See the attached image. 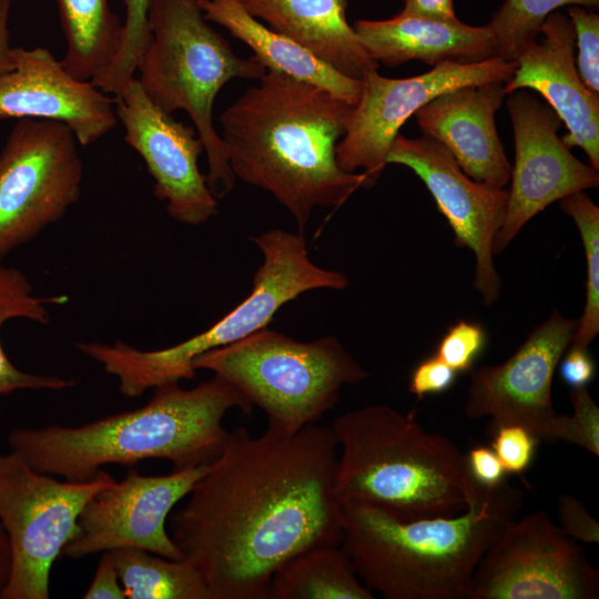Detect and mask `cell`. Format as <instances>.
I'll use <instances>...</instances> for the list:
<instances>
[{
    "instance_id": "cell-15",
    "label": "cell",
    "mask_w": 599,
    "mask_h": 599,
    "mask_svg": "<svg viewBox=\"0 0 599 599\" xmlns=\"http://www.w3.org/2000/svg\"><path fill=\"white\" fill-rule=\"evenodd\" d=\"M386 163L405 165L424 182L454 232L455 245L475 255L473 287L485 305L497 302L501 280L495 267L494 242L506 215L508 190L473 180L446 146L425 134L408 139L398 133Z\"/></svg>"
},
{
    "instance_id": "cell-25",
    "label": "cell",
    "mask_w": 599,
    "mask_h": 599,
    "mask_svg": "<svg viewBox=\"0 0 599 599\" xmlns=\"http://www.w3.org/2000/svg\"><path fill=\"white\" fill-rule=\"evenodd\" d=\"M65 39L63 68L74 78L101 77L120 45L122 22L109 0H55Z\"/></svg>"
},
{
    "instance_id": "cell-9",
    "label": "cell",
    "mask_w": 599,
    "mask_h": 599,
    "mask_svg": "<svg viewBox=\"0 0 599 599\" xmlns=\"http://www.w3.org/2000/svg\"><path fill=\"white\" fill-rule=\"evenodd\" d=\"M115 479L99 470L88 480H57L19 455L0 454V522L11 572L0 599H49L53 562L77 530L88 500Z\"/></svg>"
},
{
    "instance_id": "cell-31",
    "label": "cell",
    "mask_w": 599,
    "mask_h": 599,
    "mask_svg": "<svg viewBox=\"0 0 599 599\" xmlns=\"http://www.w3.org/2000/svg\"><path fill=\"white\" fill-rule=\"evenodd\" d=\"M575 31V63L586 88L599 94V16L580 6L568 7Z\"/></svg>"
},
{
    "instance_id": "cell-33",
    "label": "cell",
    "mask_w": 599,
    "mask_h": 599,
    "mask_svg": "<svg viewBox=\"0 0 599 599\" xmlns=\"http://www.w3.org/2000/svg\"><path fill=\"white\" fill-rule=\"evenodd\" d=\"M487 342L479 324L459 321L439 341L435 356L457 373L471 369Z\"/></svg>"
},
{
    "instance_id": "cell-22",
    "label": "cell",
    "mask_w": 599,
    "mask_h": 599,
    "mask_svg": "<svg viewBox=\"0 0 599 599\" xmlns=\"http://www.w3.org/2000/svg\"><path fill=\"white\" fill-rule=\"evenodd\" d=\"M240 1L252 17L346 77L361 80L366 69L378 65L347 22V0Z\"/></svg>"
},
{
    "instance_id": "cell-39",
    "label": "cell",
    "mask_w": 599,
    "mask_h": 599,
    "mask_svg": "<svg viewBox=\"0 0 599 599\" xmlns=\"http://www.w3.org/2000/svg\"><path fill=\"white\" fill-rule=\"evenodd\" d=\"M471 478L484 486H495L505 479V469L493 448L476 446L466 455Z\"/></svg>"
},
{
    "instance_id": "cell-17",
    "label": "cell",
    "mask_w": 599,
    "mask_h": 599,
    "mask_svg": "<svg viewBox=\"0 0 599 599\" xmlns=\"http://www.w3.org/2000/svg\"><path fill=\"white\" fill-rule=\"evenodd\" d=\"M124 141L143 159L154 181V195L169 215L183 224L201 225L219 213L206 175L197 160L204 151L194 126L173 119L144 93L136 77L114 97Z\"/></svg>"
},
{
    "instance_id": "cell-24",
    "label": "cell",
    "mask_w": 599,
    "mask_h": 599,
    "mask_svg": "<svg viewBox=\"0 0 599 599\" xmlns=\"http://www.w3.org/2000/svg\"><path fill=\"white\" fill-rule=\"evenodd\" d=\"M339 545L307 548L272 575L267 599H373Z\"/></svg>"
},
{
    "instance_id": "cell-26",
    "label": "cell",
    "mask_w": 599,
    "mask_h": 599,
    "mask_svg": "<svg viewBox=\"0 0 599 599\" xmlns=\"http://www.w3.org/2000/svg\"><path fill=\"white\" fill-rule=\"evenodd\" d=\"M126 599H209L205 582L186 559L139 549L109 551Z\"/></svg>"
},
{
    "instance_id": "cell-42",
    "label": "cell",
    "mask_w": 599,
    "mask_h": 599,
    "mask_svg": "<svg viewBox=\"0 0 599 599\" xmlns=\"http://www.w3.org/2000/svg\"><path fill=\"white\" fill-rule=\"evenodd\" d=\"M11 572V549L9 538L0 522V598Z\"/></svg>"
},
{
    "instance_id": "cell-38",
    "label": "cell",
    "mask_w": 599,
    "mask_h": 599,
    "mask_svg": "<svg viewBox=\"0 0 599 599\" xmlns=\"http://www.w3.org/2000/svg\"><path fill=\"white\" fill-rule=\"evenodd\" d=\"M85 599H126L111 554L104 551L94 577L84 592Z\"/></svg>"
},
{
    "instance_id": "cell-27",
    "label": "cell",
    "mask_w": 599,
    "mask_h": 599,
    "mask_svg": "<svg viewBox=\"0 0 599 599\" xmlns=\"http://www.w3.org/2000/svg\"><path fill=\"white\" fill-rule=\"evenodd\" d=\"M67 295L37 296L27 276L16 267L0 265V328L12 318L48 324L49 305L64 304ZM77 380L54 375H39L17 368L6 355L0 343V395L16 390H63Z\"/></svg>"
},
{
    "instance_id": "cell-36",
    "label": "cell",
    "mask_w": 599,
    "mask_h": 599,
    "mask_svg": "<svg viewBox=\"0 0 599 599\" xmlns=\"http://www.w3.org/2000/svg\"><path fill=\"white\" fill-rule=\"evenodd\" d=\"M560 528L575 540L599 542V524L576 497H558Z\"/></svg>"
},
{
    "instance_id": "cell-3",
    "label": "cell",
    "mask_w": 599,
    "mask_h": 599,
    "mask_svg": "<svg viewBox=\"0 0 599 599\" xmlns=\"http://www.w3.org/2000/svg\"><path fill=\"white\" fill-rule=\"evenodd\" d=\"M253 406L217 375L192 388L166 383L135 409L104 416L80 426L16 428L7 437L10 450L42 474L82 481L105 465H133L144 459L170 461L173 469L210 465L222 453L230 432L225 414Z\"/></svg>"
},
{
    "instance_id": "cell-37",
    "label": "cell",
    "mask_w": 599,
    "mask_h": 599,
    "mask_svg": "<svg viewBox=\"0 0 599 599\" xmlns=\"http://www.w3.org/2000/svg\"><path fill=\"white\" fill-rule=\"evenodd\" d=\"M559 373L569 388L587 387L596 374V364L587 347L570 344L562 355Z\"/></svg>"
},
{
    "instance_id": "cell-28",
    "label": "cell",
    "mask_w": 599,
    "mask_h": 599,
    "mask_svg": "<svg viewBox=\"0 0 599 599\" xmlns=\"http://www.w3.org/2000/svg\"><path fill=\"white\" fill-rule=\"evenodd\" d=\"M560 209L575 222L586 257V302L572 345L587 347L599 333V207L583 192L559 201Z\"/></svg>"
},
{
    "instance_id": "cell-16",
    "label": "cell",
    "mask_w": 599,
    "mask_h": 599,
    "mask_svg": "<svg viewBox=\"0 0 599 599\" xmlns=\"http://www.w3.org/2000/svg\"><path fill=\"white\" fill-rule=\"evenodd\" d=\"M515 141V164L506 215L495 242L502 252L536 214L556 201L597 187L599 173L577 159L558 135L560 119L526 91L508 94Z\"/></svg>"
},
{
    "instance_id": "cell-18",
    "label": "cell",
    "mask_w": 599,
    "mask_h": 599,
    "mask_svg": "<svg viewBox=\"0 0 599 599\" xmlns=\"http://www.w3.org/2000/svg\"><path fill=\"white\" fill-rule=\"evenodd\" d=\"M14 67L0 77V119L63 123L80 146L118 125L114 98L90 81L74 78L45 48H13Z\"/></svg>"
},
{
    "instance_id": "cell-41",
    "label": "cell",
    "mask_w": 599,
    "mask_h": 599,
    "mask_svg": "<svg viewBox=\"0 0 599 599\" xmlns=\"http://www.w3.org/2000/svg\"><path fill=\"white\" fill-rule=\"evenodd\" d=\"M10 7V0H0V77L14 67L13 48L9 43Z\"/></svg>"
},
{
    "instance_id": "cell-14",
    "label": "cell",
    "mask_w": 599,
    "mask_h": 599,
    "mask_svg": "<svg viewBox=\"0 0 599 599\" xmlns=\"http://www.w3.org/2000/svg\"><path fill=\"white\" fill-rule=\"evenodd\" d=\"M209 465L143 476L131 468L121 481L101 489L82 508L61 556L71 559L119 548H139L183 559L166 530L173 507L185 498Z\"/></svg>"
},
{
    "instance_id": "cell-13",
    "label": "cell",
    "mask_w": 599,
    "mask_h": 599,
    "mask_svg": "<svg viewBox=\"0 0 599 599\" xmlns=\"http://www.w3.org/2000/svg\"><path fill=\"white\" fill-rule=\"evenodd\" d=\"M578 324L579 318L554 309L507 361L471 372L464 406L467 417H490V429L518 425L539 440L557 439L561 415L552 406L551 384Z\"/></svg>"
},
{
    "instance_id": "cell-32",
    "label": "cell",
    "mask_w": 599,
    "mask_h": 599,
    "mask_svg": "<svg viewBox=\"0 0 599 599\" xmlns=\"http://www.w3.org/2000/svg\"><path fill=\"white\" fill-rule=\"evenodd\" d=\"M571 416L561 415L558 439L599 456V407L587 387L570 388Z\"/></svg>"
},
{
    "instance_id": "cell-6",
    "label": "cell",
    "mask_w": 599,
    "mask_h": 599,
    "mask_svg": "<svg viewBox=\"0 0 599 599\" xmlns=\"http://www.w3.org/2000/svg\"><path fill=\"white\" fill-rule=\"evenodd\" d=\"M251 240L263 255V263L254 273L252 291L206 331L155 351H142L122 341L80 342L78 349L118 379L123 396L134 398L166 383L193 379L196 357L267 327L275 313L301 294L318 288L343 290L348 284L345 274L319 267L309 260L306 240L301 233L272 229Z\"/></svg>"
},
{
    "instance_id": "cell-19",
    "label": "cell",
    "mask_w": 599,
    "mask_h": 599,
    "mask_svg": "<svg viewBox=\"0 0 599 599\" xmlns=\"http://www.w3.org/2000/svg\"><path fill=\"white\" fill-rule=\"evenodd\" d=\"M541 40L528 42L515 59V71L504 83L505 94L538 92L565 123L561 139L580 148L599 170V94L589 91L575 63V31L568 16L554 11L544 21Z\"/></svg>"
},
{
    "instance_id": "cell-20",
    "label": "cell",
    "mask_w": 599,
    "mask_h": 599,
    "mask_svg": "<svg viewBox=\"0 0 599 599\" xmlns=\"http://www.w3.org/2000/svg\"><path fill=\"white\" fill-rule=\"evenodd\" d=\"M505 97L504 82L461 87L434 98L414 116L422 132L446 146L465 174L504 189L510 181L511 164L495 114Z\"/></svg>"
},
{
    "instance_id": "cell-12",
    "label": "cell",
    "mask_w": 599,
    "mask_h": 599,
    "mask_svg": "<svg viewBox=\"0 0 599 599\" xmlns=\"http://www.w3.org/2000/svg\"><path fill=\"white\" fill-rule=\"evenodd\" d=\"M516 64L500 57L480 62H444L426 73L406 79L380 75L366 69L361 95L336 145L338 166L348 173L363 169L368 187L382 175L390 145L402 125L434 98L461 87L507 82Z\"/></svg>"
},
{
    "instance_id": "cell-34",
    "label": "cell",
    "mask_w": 599,
    "mask_h": 599,
    "mask_svg": "<svg viewBox=\"0 0 599 599\" xmlns=\"http://www.w3.org/2000/svg\"><path fill=\"white\" fill-rule=\"evenodd\" d=\"M491 448L506 473L521 474L531 464L539 439L518 425H501L494 429Z\"/></svg>"
},
{
    "instance_id": "cell-1",
    "label": "cell",
    "mask_w": 599,
    "mask_h": 599,
    "mask_svg": "<svg viewBox=\"0 0 599 599\" xmlns=\"http://www.w3.org/2000/svg\"><path fill=\"white\" fill-rule=\"evenodd\" d=\"M337 457L331 426L311 424L294 435L266 428L257 437L245 427L230 432L169 521L209 599H267L283 562L314 546L341 544Z\"/></svg>"
},
{
    "instance_id": "cell-29",
    "label": "cell",
    "mask_w": 599,
    "mask_h": 599,
    "mask_svg": "<svg viewBox=\"0 0 599 599\" xmlns=\"http://www.w3.org/2000/svg\"><path fill=\"white\" fill-rule=\"evenodd\" d=\"M565 6L598 9L599 0H505L486 24L495 38L498 57L515 62L519 51L540 35L545 19Z\"/></svg>"
},
{
    "instance_id": "cell-23",
    "label": "cell",
    "mask_w": 599,
    "mask_h": 599,
    "mask_svg": "<svg viewBox=\"0 0 599 599\" xmlns=\"http://www.w3.org/2000/svg\"><path fill=\"white\" fill-rule=\"evenodd\" d=\"M204 18L229 30L254 52L266 70L321 87L351 105L358 102L361 80L344 75L290 38L252 17L240 0H200Z\"/></svg>"
},
{
    "instance_id": "cell-10",
    "label": "cell",
    "mask_w": 599,
    "mask_h": 599,
    "mask_svg": "<svg viewBox=\"0 0 599 599\" xmlns=\"http://www.w3.org/2000/svg\"><path fill=\"white\" fill-rule=\"evenodd\" d=\"M80 144L63 123L23 118L0 151V262L80 199Z\"/></svg>"
},
{
    "instance_id": "cell-5",
    "label": "cell",
    "mask_w": 599,
    "mask_h": 599,
    "mask_svg": "<svg viewBox=\"0 0 599 599\" xmlns=\"http://www.w3.org/2000/svg\"><path fill=\"white\" fill-rule=\"evenodd\" d=\"M331 428L338 445L339 505L378 508L409 521L463 512L475 480L466 455L444 435L386 405L346 412Z\"/></svg>"
},
{
    "instance_id": "cell-8",
    "label": "cell",
    "mask_w": 599,
    "mask_h": 599,
    "mask_svg": "<svg viewBox=\"0 0 599 599\" xmlns=\"http://www.w3.org/2000/svg\"><path fill=\"white\" fill-rule=\"evenodd\" d=\"M229 382L267 417V429L294 435L338 402L344 385L369 373L333 335L298 342L267 327L193 361Z\"/></svg>"
},
{
    "instance_id": "cell-4",
    "label": "cell",
    "mask_w": 599,
    "mask_h": 599,
    "mask_svg": "<svg viewBox=\"0 0 599 599\" xmlns=\"http://www.w3.org/2000/svg\"><path fill=\"white\" fill-rule=\"evenodd\" d=\"M524 499L504 479L495 486L475 481L466 509L449 517L405 521L342 504L339 547L364 586L386 599H467L480 558Z\"/></svg>"
},
{
    "instance_id": "cell-7",
    "label": "cell",
    "mask_w": 599,
    "mask_h": 599,
    "mask_svg": "<svg viewBox=\"0 0 599 599\" xmlns=\"http://www.w3.org/2000/svg\"><path fill=\"white\" fill-rule=\"evenodd\" d=\"M148 21L152 41L138 80L161 110L189 114L206 153L207 186L216 200L223 199L236 177L213 123V104L229 81L260 80L266 68L254 55L242 59L234 53L204 18L200 0H150Z\"/></svg>"
},
{
    "instance_id": "cell-35",
    "label": "cell",
    "mask_w": 599,
    "mask_h": 599,
    "mask_svg": "<svg viewBox=\"0 0 599 599\" xmlns=\"http://www.w3.org/2000/svg\"><path fill=\"white\" fill-rule=\"evenodd\" d=\"M457 372L435 355L422 361L410 375L408 389L418 399L426 395L440 394L455 383Z\"/></svg>"
},
{
    "instance_id": "cell-30",
    "label": "cell",
    "mask_w": 599,
    "mask_h": 599,
    "mask_svg": "<svg viewBox=\"0 0 599 599\" xmlns=\"http://www.w3.org/2000/svg\"><path fill=\"white\" fill-rule=\"evenodd\" d=\"M122 2L125 17L119 49L106 71L91 82L101 91L114 97L120 95L135 77L152 41L148 21L150 0H122Z\"/></svg>"
},
{
    "instance_id": "cell-21",
    "label": "cell",
    "mask_w": 599,
    "mask_h": 599,
    "mask_svg": "<svg viewBox=\"0 0 599 599\" xmlns=\"http://www.w3.org/2000/svg\"><path fill=\"white\" fill-rule=\"evenodd\" d=\"M353 28L368 55L386 67L412 60L432 67L444 62L474 63L498 57L487 26L436 20L398 12L387 20H357Z\"/></svg>"
},
{
    "instance_id": "cell-40",
    "label": "cell",
    "mask_w": 599,
    "mask_h": 599,
    "mask_svg": "<svg viewBox=\"0 0 599 599\" xmlns=\"http://www.w3.org/2000/svg\"><path fill=\"white\" fill-rule=\"evenodd\" d=\"M436 20H456L454 0H404L400 11Z\"/></svg>"
},
{
    "instance_id": "cell-2",
    "label": "cell",
    "mask_w": 599,
    "mask_h": 599,
    "mask_svg": "<svg viewBox=\"0 0 599 599\" xmlns=\"http://www.w3.org/2000/svg\"><path fill=\"white\" fill-rule=\"evenodd\" d=\"M354 105L315 84L266 70L221 116L222 140L240 180L271 193L303 234L315 206H338L363 173L343 171L336 145Z\"/></svg>"
},
{
    "instance_id": "cell-11",
    "label": "cell",
    "mask_w": 599,
    "mask_h": 599,
    "mask_svg": "<svg viewBox=\"0 0 599 599\" xmlns=\"http://www.w3.org/2000/svg\"><path fill=\"white\" fill-rule=\"evenodd\" d=\"M599 572L545 511L510 521L480 558L467 599H596Z\"/></svg>"
}]
</instances>
